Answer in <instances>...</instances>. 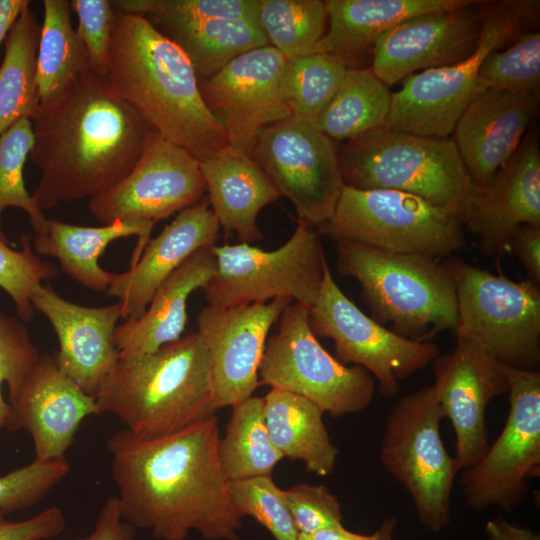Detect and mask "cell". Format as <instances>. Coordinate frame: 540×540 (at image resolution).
Listing matches in <instances>:
<instances>
[{
	"label": "cell",
	"mask_w": 540,
	"mask_h": 540,
	"mask_svg": "<svg viewBox=\"0 0 540 540\" xmlns=\"http://www.w3.org/2000/svg\"><path fill=\"white\" fill-rule=\"evenodd\" d=\"M215 415L176 432L141 437L127 429L107 439L122 518L157 540H240L236 514L218 460Z\"/></svg>",
	"instance_id": "cell-1"
},
{
	"label": "cell",
	"mask_w": 540,
	"mask_h": 540,
	"mask_svg": "<svg viewBox=\"0 0 540 540\" xmlns=\"http://www.w3.org/2000/svg\"><path fill=\"white\" fill-rule=\"evenodd\" d=\"M29 157L41 171L32 194L37 206L92 198L121 181L155 131L105 78L90 69L31 120Z\"/></svg>",
	"instance_id": "cell-2"
},
{
	"label": "cell",
	"mask_w": 540,
	"mask_h": 540,
	"mask_svg": "<svg viewBox=\"0 0 540 540\" xmlns=\"http://www.w3.org/2000/svg\"><path fill=\"white\" fill-rule=\"evenodd\" d=\"M104 78L160 136L200 162L228 145L188 57L143 15L116 12Z\"/></svg>",
	"instance_id": "cell-3"
},
{
	"label": "cell",
	"mask_w": 540,
	"mask_h": 540,
	"mask_svg": "<svg viewBox=\"0 0 540 540\" xmlns=\"http://www.w3.org/2000/svg\"><path fill=\"white\" fill-rule=\"evenodd\" d=\"M208 350L192 332L134 359H119L96 397V416L111 414L131 433L158 437L215 414Z\"/></svg>",
	"instance_id": "cell-4"
},
{
	"label": "cell",
	"mask_w": 540,
	"mask_h": 540,
	"mask_svg": "<svg viewBox=\"0 0 540 540\" xmlns=\"http://www.w3.org/2000/svg\"><path fill=\"white\" fill-rule=\"evenodd\" d=\"M336 242V268L355 279L373 319L415 341L455 330L458 305L453 277L435 258Z\"/></svg>",
	"instance_id": "cell-5"
},
{
	"label": "cell",
	"mask_w": 540,
	"mask_h": 540,
	"mask_svg": "<svg viewBox=\"0 0 540 540\" xmlns=\"http://www.w3.org/2000/svg\"><path fill=\"white\" fill-rule=\"evenodd\" d=\"M339 158L344 185L419 196L454 213L463 225L482 192L450 138L382 128L347 140Z\"/></svg>",
	"instance_id": "cell-6"
},
{
	"label": "cell",
	"mask_w": 540,
	"mask_h": 540,
	"mask_svg": "<svg viewBox=\"0 0 540 540\" xmlns=\"http://www.w3.org/2000/svg\"><path fill=\"white\" fill-rule=\"evenodd\" d=\"M536 7L535 1H485L483 27L475 51L458 63L407 77L401 89L392 93L385 128L448 138L464 110L481 93L478 75L485 58L523 33Z\"/></svg>",
	"instance_id": "cell-7"
},
{
	"label": "cell",
	"mask_w": 540,
	"mask_h": 540,
	"mask_svg": "<svg viewBox=\"0 0 540 540\" xmlns=\"http://www.w3.org/2000/svg\"><path fill=\"white\" fill-rule=\"evenodd\" d=\"M444 419L433 385L400 397L388 414L380 446L385 469L410 495L415 514L428 531L451 522V493L460 471L446 450Z\"/></svg>",
	"instance_id": "cell-8"
},
{
	"label": "cell",
	"mask_w": 540,
	"mask_h": 540,
	"mask_svg": "<svg viewBox=\"0 0 540 540\" xmlns=\"http://www.w3.org/2000/svg\"><path fill=\"white\" fill-rule=\"evenodd\" d=\"M463 229L454 213L419 196L344 185L333 214L316 230L335 241L437 259L465 248Z\"/></svg>",
	"instance_id": "cell-9"
},
{
	"label": "cell",
	"mask_w": 540,
	"mask_h": 540,
	"mask_svg": "<svg viewBox=\"0 0 540 540\" xmlns=\"http://www.w3.org/2000/svg\"><path fill=\"white\" fill-rule=\"evenodd\" d=\"M213 252L216 267L202 290L208 304L223 307L289 298L311 308L328 266L319 233L303 220L276 250L242 242L214 245Z\"/></svg>",
	"instance_id": "cell-10"
},
{
	"label": "cell",
	"mask_w": 540,
	"mask_h": 540,
	"mask_svg": "<svg viewBox=\"0 0 540 540\" xmlns=\"http://www.w3.org/2000/svg\"><path fill=\"white\" fill-rule=\"evenodd\" d=\"M456 287L455 332L473 337L500 362L538 371L540 362V286L512 281L452 256L444 263Z\"/></svg>",
	"instance_id": "cell-11"
},
{
	"label": "cell",
	"mask_w": 540,
	"mask_h": 540,
	"mask_svg": "<svg viewBox=\"0 0 540 540\" xmlns=\"http://www.w3.org/2000/svg\"><path fill=\"white\" fill-rule=\"evenodd\" d=\"M259 377L260 384L302 396L332 417L368 408L376 385L367 370L343 364L320 344L310 327L309 308L293 301L267 339Z\"/></svg>",
	"instance_id": "cell-12"
},
{
	"label": "cell",
	"mask_w": 540,
	"mask_h": 540,
	"mask_svg": "<svg viewBox=\"0 0 540 540\" xmlns=\"http://www.w3.org/2000/svg\"><path fill=\"white\" fill-rule=\"evenodd\" d=\"M509 411L483 456L461 476L465 505L482 512L520 506L540 467V372L508 367Z\"/></svg>",
	"instance_id": "cell-13"
},
{
	"label": "cell",
	"mask_w": 540,
	"mask_h": 540,
	"mask_svg": "<svg viewBox=\"0 0 540 540\" xmlns=\"http://www.w3.org/2000/svg\"><path fill=\"white\" fill-rule=\"evenodd\" d=\"M309 323L316 337L332 339L340 362L367 370L386 398L396 397L402 380L431 365L440 354L433 342L400 336L362 312L339 288L329 266L309 308Z\"/></svg>",
	"instance_id": "cell-14"
},
{
	"label": "cell",
	"mask_w": 540,
	"mask_h": 540,
	"mask_svg": "<svg viewBox=\"0 0 540 540\" xmlns=\"http://www.w3.org/2000/svg\"><path fill=\"white\" fill-rule=\"evenodd\" d=\"M251 157L299 220L318 227L331 217L344 187L339 151L313 124L290 116L266 126Z\"/></svg>",
	"instance_id": "cell-15"
},
{
	"label": "cell",
	"mask_w": 540,
	"mask_h": 540,
	"mask_svg": "<svg viewBox=\"0 0 540 540\" xmlns=\"http://www.w3.org/2000/svg\"><path fill=\"white\" fill-rule=\"evenodd\" d=\"M205 192L200 161L153 131L132 170L109 190L90 198L88 208L102 224L156 223L200 202Z\"/></svg>",
	"instance_id": "cell-16"
},
{
	"label": "cell",
	"mask_w": 540,
	"mask_h": 540,
	"mask_svg": "<svg viewBox=\"0 0 540 540\" xmlns=\"http://www.w3.org/2000/svg\"><path fill=\"white\" fill-rule=\"evenodd\" d=\"M456 333L454 349L431 363L434 390L455 435V460L461 470L474 465L488 448L486 409L508 393V365L473 337Z\"/></svg>",
	"instance_id": "cell-17"
},
{
	"label": "cell",
	"mask_w": 540,
	"mask_h": 540,
	"mask_svg": "<svg viewBox=\"0 0 540 540\" xmlns=\"http://www.w3.org/2000/svg\"><path fill=\"white\" fill-rule=\"evenodd\" d=\"M285 57L267 45L248 51L199 83L228 145L251 156L260 131L291 116L281 90Z\"/></svg>",
	"instance_id": "cell-18"
},
{
	"label": "cell",
	"mask_w": 540,
	"mask_h": 540,
	"mask_svg": "<svg viewBox=\"0 0 540 540\" xmlns=\"http://www.w3.org/2000/svg\"><path fill=\"white\" fill-rule=\"evenodd\" d=\"M291 302L276 298L232 307L208 304L200 311L197 332L209 353L219 409L253 396L269 331Z\"/></svg>",
	"instance_id": "cell-19"
},
{
	"label": "cell",
	"mask_w": 540,
	"mask_h": 540,
	"mask_svg": "<svg viewBox=\"0 0 540 540\" xmlns=\"http://www.w3.org/2000/svg\"><path fill=\"white\" fill-rule=\"evenodd\" d=\"M483 3L425 13L397 24L375 42L370 69L389 86L415 71L466 59L480 40Z\"/></svg>",
	"instance_id": "cell-20"
},
{
	"label": "cell",
	"mask_w": 540,
	"mask_h": 540,
	"mask_svg": "<svg viewBox=\"0 0 540 540\" xmlns=\"http://www.w3.org/2000/svg\"><path fill=\"white\" fill-rule=\"evenodd\" d=\"M31 302L55 331L59 350L53 356L59 369L96 398L119 360L114 332L120 303L81 306L59 296L49 284H42Z\"/></svg>",
	"instance_id": "cell-21"
},
{
	"label": "cell",
	"mask_w": 540,
	"mask_h": 540,
	"mask_svg": "<svg viewBox=\"0 0 540 540\" xmlns=\"http://www.w3.org/2000/svg\"><path fill=\"white\" fill-rule=\"evenodd\" d=\"M13 431L31 435L35 459H64L81 422L96 415V398L86 394L56 364L53 355L40 354L14 398Z\"/></svg>",
	"instance_id": "cell-22"
},
{
	"label": "cell",
	"mask_w": 540,
	"mask_h": 540,
	"mask_svg": "<svg viewBox=\"0 0 540 540\" xmlns=\"http://www.w3.org/2000/svg\"><path fill=\"white\" fill-rule=\"evenodd\" d=\"M538 99L488 89L477 95L459 117L452 140L471 178L481 188L519 148L536 114Z\"/></svg>",
	"instance_id": "cell-23"
},
{
	"label": "cell",
	"mask_w": 540,
	"mask_h": 540,
	"mask_svg": "<svg viewBox=\"0 0 540 540\" xmlns=\"http://www.w3.org/2000/svg\"><path fill=\"white\" fill-rule=\"evenodd\" d=\"M220 224L208 201L180 211L153 239L139 259L122 273H116L107 289L121 305V318L136 319L146 310L157 288L195 251L214 246Z\"/></svg>",
	"instance_id": "cell-24"
},
{
	"label": "cell",
	"mask_w": 540,
	"mask_h": 540,
	"mask_svg": "<svg viewBox=\"0 0 540 540\" xmlns=\"http://www.w3.org/2000/svg\"><path fill=\"white\" fill-rule=\"evenodd\" d=\"M522 225L540 226V149L535 133L526 135L512 158L482 187L464 226L489 256L508 253Z\"/></svg>",
	"instance_id": "cell-25"
},
{
	"label": "cell",
	"mask_w": 540,
	"mask_h": 540,
	"mask_svg": "<svg viewBox=\"0 0 540 540\" xmlns=\"http://www.w3.org/2000/svg\"><path fill=\"white\" fill-rule=\"evenodd\" d=\"M216 267L213 246L190 255L155 291L144 313L117 325L114 344L119 359L151 354L181 337L187 323V301L210 281Z\"/></svg>",
	"instance_id": "cell-26"
},
{
	"label": "cell",
	"mask_w": 540,
	"mask_h": 540,
	"mask_svg": "<svg viewBox=\"0 0 540 540\" xmlns=\"http://www.w3.org/2000/svg\"><path fill=\"white\" fill-rule=\"evenodd\" d=\"M200 167L220 227L242 242L261 240L257 216L281 195L254 159L226 145L201 161Z\"/></svg>",
	"instance_id": "cell-27"
},
{
	"label": "cell",
	"mask_w": 540,
	"mask_h": 540,
	"mask_svg": "<svg viewBox=\"0 0 540 540\" xmlns=\"http://www.w3.org/2000/svg\"><path fill=\"white\" fill-rule=\"evenodd\" d=\"M154 225L145 220H118L88 227L47 219L44 229L34 234L33 247L38 255L56 258L61 270L80 285L106 292L114 274L99 265L105 248L115 239L136 235L138 242L131 265L139 259Z\"/></svg>",
	"instance_id": "cell-28"
},
{
	"label": "cell",
	"mask_w": 540,
	"mask_h": 540,
	"mask_svg": "<svg viewBox=\"0 0 540 540\" xmlns=\"http://www.w3.org/2000/svg\"><path fill=\"white\" fill-rule=\"evenodd\" d=\"M328 28L315 53H329L349 66L397 24L417 15L474 4V0H327Z\"/></svg>",
	"instance_id": "cell-29"
},
{
	"label": "cell",
	"mask_w": 540,
	"mask_h": 540,
	"mask_svg": "<svg viewBox=\"0 0 540 540\" xmlns=\"http://www.w3.org/2000/svg\"><path fill=\"white\" fill-rule=\"evenodd\" d=\"M263 398L270 439L283 457L303 461L306 471L318 476L331 474L339 451L324 425V413L287 391L271 389Z\"/></svg>",
	"instance_id": "cell-30"
},
{
	"label": "cell",
	"mask_w": 540,
	"mask_h": 540,
	"mask_svg": "<svg viewBox=\"0 0 540 540\" xmlns=\"http://www.w3.org/2000/svg\"><path fill=\"white\" fill-rule=\"evenodd\" d=\"M39 37L40 25L28 6L5 38V55L0 66V135L22 118L32 120L40 107Z\"/></svg>",
	"instance_id": "cell-31"
},
{
	"label": "cell",
	"mask_w": 540,
	"mask_h": 540,
	"mask_svg": "<svg viewBox=\"0 0 540 540\" xmlns=\"http://www.w3.org/2000/svg\"><path fill=\"white\" fill-rule=\"evenodd\" d=\"M388 86L370 68H349L338 90L312 123L332 140H351L386 127Z\"/></svg>",
	"instance_id": "cell-32"
},
{
	"label": "cell",
	"mask_w": 540,
	"mask_h": 540,
	"mask_svg": "<svg viewBox=\"0 0 540 540\" xmlns=\"http://www.w3.org/2000/svg\"><path fill=\"white\" fill-rule=\"evenodd\" d=\"M176 43L191 62L199 83L236 57L269 45L257 22L215 19L158 29Z\"/></svg>",
	"instance_id": "cell-33"
},
{
	"label": "cell",
	"mask_w": 540,
	"mask_h": 540,
	"mask_svg": "<svg viewBox=\"0 0 540 540\" xmlns=\"http://www.w3.org/2000/svg\"><path fill=\"white\" fill-rule=\"evenodd\" d=\"M37 51L40 105L50 104L89 69L86 49L71 23L67 0H45Z\"/></svg>",
	"instance_id": "cell-34"
},
{
	"label": "cell",
	"mask_w": 540,
	"mask_h": 540,
	"mask_svg": "<svg viewBox=\"0 0 540 540\" xmlns=\"http://www.w3.org/2000/svg\"><path fill=\"white\" fill-rule=\"evenodd\" d=\"M283 455L272 443L264 416V398L251 396L234 406L218 460L227 482L270 476Z\"/></svg>",
	"instance_id": "cell-35"
},
{
	"label": "cell",
	"mask_w": 540,
	"mask_h": 540,
	"mask_svg": "<svg viewBox=\"0 0 540 540\" xmlns=\"http://www.w3.org/2000/svg\"><path fill=\"white\" fill-rule=\"evenodd\" d=\"M257 22L285 59L314 54L328 16L320 0H258Z\"/></svg>",
	"instance_id": "cell-36"
},
{
	"label": "cell",
	"mask_w": 540,
	"mask_h": 540,
	"mask_svg": "<svg viewBox=\"0 0 540 540\" xmlns=\"http://www.w3.org/2000/svg\"><path fill=\"white\" fill-rule=\"evenodd\" d=\"M350 66L329 53L286 59L281 90L291 116L313 123L332 99Z\"/></svg>",
	"instance_id": "cell-37"
},
{
	"label": "cell",
	"mask_w": 540,
	"mask_h": 540,
	"mask_svg": "<svg viewBox=\"0 0 540 540\" xmlns=\"http://www.w3.org/2000/svg\"><path fill=\"white\" fill-rule=\"evenodd\" d=\"M479 90H501L539 97L540 33H521L502 51H492L478 75Z\"/></svg>",
	"instance_id": "cell-38"
},
{
	"label": "cell",
	"mask_w": 540,
	"mask_h": 540,
	"mask_svg": "<svg viewBox=\"0 0 540 540\" xmlns=\"http://www.w3.org/2000/svg\"><path fill=\"white\" fill-rule=\"evenodd\" d=\"M33 145L32 122L22 118L0 135V238L7 240L2 232L1 215L8 207L24 210L30 219L34 234L40 233L47 222L26 189L23 167Z\"/></svg>",
	"instance_id": "cell-39"
},
{
	"label": "cell",
	"mask_w": 540,
	"mask_h": 540,
	"mask_svg": "<svg viewBox=\"0 0 540 540\" xmlns=\"http://www.w3.org/2000/svg\"><path fill=\"white\" fill-rule=\"evenodd\" d=\"M112 4L117 11L143 15L157 29L215 19L257 22L258 0H116Z\"/></svg>",
	"instance_id": "cell-40"
},
{
	"label": "cell",
	"mask_w": 540,
	"mask_h": 540,
	"mask_svg": "<svg viewBox=\"0 0 540 540\" xmlns=\"http://www.w3.org/2000/svg\"><path fill=\"white\" fill-rule=\"evenodd\" d=\"M227 489L240 518H254L275 540L298 539L299 533L282 499V489L274 483L271 475L230 481Z\"/></svg>",
	"instance_id": "cell-41"
},
{
	"label": "cell",
	"mask_w": 540,
	"mask_h": 540,
	"mask_svg": "<svg viewBox=\"0 0 540 540\" xmlns=\"http://www.w3.org/2000/svg\"><path fill=\"white\" fill-rule=\"evenodd\" d=\"M31 237H21V250L8 246L7 240L0 238V288L13 300L16 312L23 321H29L34 315L31 302L33 294L45 280L56 277L57 267L51 262L42 261L35 254Z\"/></svg>",
	"instance_id": "cell-42"
},
{
	"label": "cell",
	"mask_w": 540,
	"mask_h": 540,
	"mask_svg": "<svg viewBox=\"0 0 540 540\" xmlns=\"http://www.w3.org/2000/svg\"><path fill=\"white\" fill-rule=\"evenodd\" d=\"M39 356L28 329L0 309V430L13 431V412L4 400L2 385L8 386L9 400L14 398Z\"/></svg>",
	"instance_id": "cell-43"
},
{
	"label": "cell",
	"mask_w": 540,
	"mask_h": 540,
	"mask_svg": "<svg viewBox=\"0 0 540 540\" xmlns=\"http://www.w3.org/2000/svg\"><path fill=\"white\" fill-rule=\"evenodd\" d=\"M70 472L64 459L34 460L0 477V512L29 508L42 500Z\"/></svg>",
	"instance_id": "cell-44"
},
{
	"label": "cell",
	"mask_w": 540,
	"mask_h": 540,
	"mask_svg": "<svg viewBox=\"0 0 540 540\" xmlns=\"http://www.w3.org/2000/svg\"><path fill=\"white\" fill-rule=\"evenodd\" d=\"M281 495L298 533L311 536L322 529L342 524L341 504L324 485L299 483L282 489Z\"/></svg>",
	"instance_id": "cell-45"
},
{
	"label": "cell",
	"mask_w": 540,
	"mask_h": 540,
	"mask_svg": "<svg viewBox=\"0 0 540 540\" xmlns=\"http://www.w3.org/2000/svg\"><path fill=\"white\" fill-rule=\"evenodd\" d=\"M70 6L78 17L76 33L86 49L89 69L104 77L117 11L109 0H72Z\"/></svg>",
	"instance_id": "cell-46"
},
{
	"label": "cell",
	"mask_w": 540,
	"mask_h": 540,
	"mask_svg": "<svg viewBox=\"0 0 540 540\" xmlns=\"http://www.w3.org/2000/svg\"><path fill=\"white\" fill-rule=\"evenodd\" d=\"M65 528L66 520L58 507H49L21 521H9L0 512V540H48L59 536Z\"/></svg>",
	"instance_id": "cell-47"
},
{
	"label": "cell",
	"mask_w": 540,
	"mask_h": 540,
	"mask_svg": "<svg viewBox=\"0 0 540 540\" xmlns=\"http://www.w3.org/2000/svg\"><path fill=\"white\" fill-rule=\"evenodd\" d=\"M136 529L122 518L119 500L110 496L103 504L93 530L76 540H135Z\"/></svg>",
	"instance_id": "cell-48"
},
{
	"label": "cell",
	"mask_w": 540,
	"mask_h": 540,
	"mask_svg": "<svg viewBox=\"0 0 540 540\" xmlns=\"http://www.w3.org/2000/svg\"><path fill=\"white\" fill-rule=\"evenodd\" d=\"M508 253L521 262L527 279L540 286V226H520L510 239Z\"/></svg>",
	"instance_id": "cell-49"
},
{
	"label": "cell",
	"mask_w": 540,
	"mask_h": 540,
	"mask_svg": "<svg viewBox=\"0 0 540 540\" xmlns=\"http://www.w3.org/2000/svg\"><path fill=\"white\" fill-rule=\"evenodd\" d=\"M397 525L395 516L384 519L378 530L371 535H364L347 530L343 524L328 527L311 535L313 540H385L394 532Z\"/></svg>",
	"instance_id": "cell-50"
},
{
	"label": "cell",
	"mask_w": 540,
	"mask_h": 540,
	"mask_svg": "<svg viewBox=\"0 0 540 540\" xmlns=\"http://www.w3.org/2000/svg\"><path fill=\"white\" fill-rule=\"evenodd\" d=\"M485 533L488 540H540L539 534L530 528L511 523L501 516L486 522Z\"/></svg>",
	"instance_id": "cell-51"
},
{
	"label": "cell",
	"mask_w": 540,
	"mask_h": 540,
	"mask_svg": "<svg viewBox=\"0 0 540 540\" xmlns=\"http://www.w3.org/2000/svg\"><path fill=\"white\" fill-rule=\"evenodd\" d=\"M29 3L27 0H0V45L5 40L18 16L29 6Z\"/></svg>",
	"instance_id": "cell-52"
},
{
	"label": "cell",
	"mask_w": 540,
	"mask_h": 540,
	"mask_svg": "<svg viewBox=\"0 0 540 540\" xmlns=\"http://www.w3.org/2000/svg\"><path fill=\"white\" fill-rule=\"evenodd\" d=\"M297 540H313V539L310 535L299 533Z\"/></svg>",
	"instance_id": "cell-53"
},
{
	"label": "cell",
	"mask_w": 540,
	"mask_h": 540,
	"mask_svg": "<svg viewBox=\"0 0 540 540\" xmlns=\"http://www.w3.org/2000/svg\"><path fill=\"white\" fill-rule=\"evenodd\" d=\"M393 533L394 532L389 533L385 540H393Z\"/></svg>",
	"instance_id": "cell-54"
}]
</instances>
